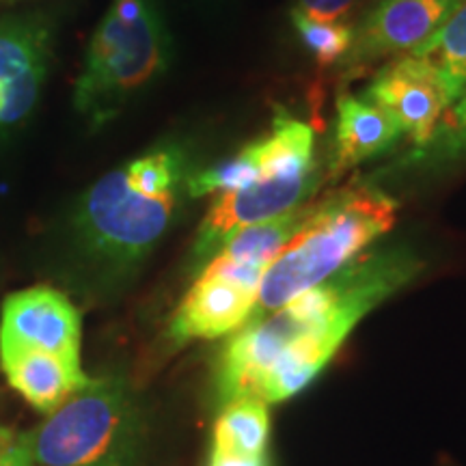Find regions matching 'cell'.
<instances>
[{
    "instance_id": "cell-1",
    "label": "cell",
    "mask_w": 466,
    "mask_h": 466,
    "mask_svg": "<svg viewBox=\"0 0 466 466\" xmlns=\"http://www.w3.org/2000/svg\"><path fill=\"white\" fill-rule=\"evenodd\" d=\"M408 244L359 255L326 281L227 337L214 367V401L258 398L268 406L299 395L330 363L363 318L421 275Z\"/></svg>"
},
{
    "instance_id": "cell-2",
    "label": "cell",
    "mask_w": 466,
    "mask_h": 466,
    "mask_svg": "<svg viewBox=\"0 0 466 466\" xmlns=\"http://www.w3.org/2000/svg\"><path fill=\"white\" fill-rule=\"evenodd\" d=\"M188 175L184 147L167 141L97 179L69 220L80 264L102 281L134 275L173 225Z\"/></svg>"
},
{
    "instance_id": "cell-3",
    "label": "cell",
    "mask_w": 466,
    "mask_h": 466,
    "mask_svg": "<svg viewBox=\"0 0 466 466\" xmlns=\"http://www.w3.org/2000/svg\"><path fill=\"white\" fill-rule=\"evenodd\" d=\"M398 208L391 195L363 182L311 203L305 220L268 266L247 324L277 311L363 255L378 238L393 229Z\"/></svg>"
},
{
    "instance_id": "cell-4",
    "label": "cell",
    "mask_w": 466,
    "mask_h": 466,
    "mask_svg": "<svg viewBox=\"0 0 466 466\" xmlns=\"http://www.w3.org/2000/svg\"><path fill=\"white\" fill-rule=\"evenodd\" d=\"M311 203L240 231L197 270L195 281L168 319L171 346L220 339L247 324L268 266L305 220Z\"/></svg>"
},
{
    "instance_id": "cell-5",
    "label": "cell",
    "mask_w": 466,
    "mask_h": 466,
    "mask_svg": "<svg viewBox=\"0 0 466 466\" xmlns=\"http://www.w3.org/2000/svg\"><path fill=\"white\" fill-rule=\"evenodd\" d=\"M171 63V37L154 0H113L91 35L74 85V108L100 130Z\"/></svg>"
},
{
    "instance_id": "cell-6",
    "label": "cell",
    "mask_w": 466,
    "mask_h": 466,
    "mask_svg": "<svg viewBox=\"0 0 466 466\" xmlns=\"http://www.w3.org/2000/svg\"><path fill=\"white\" fill-rule=\"evenodd\" d=\"M28 441L42 466H143L147 430L130 384L102 376L46 415Z\"/></svg>"
},
{
    "instance_id": "cell-7",
    "label": "cell",
    "mask_w": 466,
    "mask_h": 466,
    "mask_svg": "<svg viewBox=\"0 0 466 466\" xmlns=\"http://www.w3.org/2000/svg\"><path fill=\"white\" fill-rule=\"evenodd\" d=\"M322 168L300 175H281V177L258 179L240 188L214 195L208 208L195 242L190 248V268H199L214 258L227 242L248 227L266 223L289 209L311 201L313 192L322 184Z\"/></svg>"
},
{
    "instance_id": "cell-8",
    "label": "cell",
    "mask_w": 466,
    "mask_h": 466,
    "mask_svg": "<svg viewBox=\"0 0 466 466\" xmlns=\"http://www.w3.org/2000/svg\"><path fill=\"white\" fill-rule=\"evenodd\" d=\"M316 132L305 121L291 116L285 108L275 110L272 127L266 137L248 143L236 158L190 173L186 192L190 197L218 195L240 188L258 179L281 177L316 171Z\"/></svg>"
},
{
    "instance_id": "cell-9",
    "label": "cell",
    "mask_w": 466,
    "mask_h": 466,
    "mask_svg": "<svg viewBox=\"0 0 466 466\" xmlns=\"http://www.w3.org/2000/svg\"><path fill=\"white\" fill-rule=\"evenodd\" d=\"M462 0H382L354 28L341 67L363 72L382 58L415 52L450 20Z\"/></svg>"
},
{
    "instance_id": "cell-10",
    "label": "cell",
    "mask_w": 466,
    "mask_h": 466,
    "mask_svg": "<svg viewBox=\"0 0 466 466\" xmlns=\"http://www.w3.org/2000/svg\"><path fill=\"white\" fill-rule=\"evenodd\" d=\"M363 97L387 110L398 121L401 134H408L417 145L434 141L441 119L451 106L441 74L428 58L417 55L384 66Z\"/></svg>"
},
{
    "instance_id": "cell-11",
    "label": "cell",
    "mask_w": 466,
    "mask_h": 466,
    "mask_svg": "<svg viewBox=\"0 0 466 466\" xmlns=\"http://www.w3.org/2000/svg\"><path fill=\"white\" fill-rule=\"evenodd\" d=\"M0 341L80 363L83 318L63 291L50 285H35L5 299Z\"/></svg>"
},
{
    "instance_id": "cell-12",
    "label": "cell",
    "mask_w": 466,
    "mask_h": 466,
    "mask_svg": "<svg viewBox=\"0 0 466 466\" xmlns=\"http://www.w3.org/2000/svg\"><path fill=\"white\" fill-rule=\"evenodd\" d=\"M50 31L35 17L0 20V130L25 121L44 89Z\"/></svg>"
},
{
    "instance_id": "cell-13",
    "label": "cell",
    "mask_w": 466,
    "mask_h": 466,
    "mask_svg": "<svg viewBox=\"0 0 466 466\" xmlns=\"http://www.w3.org/2000/svg\"><path fill=\"white\" fill-rule=\"evenodd\" d=\"M0 370L17 393L42 415H50L69 395L89 382L83 363L0 341Z\"/></svg>"
},
{
    "instance_id": "cell-14",
    "label": "cell",
    "mask_w": 466,
    "mask_h": 466,
    "mask_svg": "<svg viewBox=\"0 0 466 466\" xmlns=\"http://www.w3.org/2000/svg\"><path fill=\"white\" fill-rule=\"evenodd\" d=\"M206 466H270V406L258 398L220 406Z\"/></svg>"
},
{
    "instance_id": "cell-15",
    "label": "cell",
    "mask_w": 466,
    "mask_h": 466,
    "mask_svg": "<svg viewBox=\"0 0 466 466\" xmlns=\"http://www.w3.org/2000/svg\"><path fill=\"white\" fill-rule=\"evenodd\" d=\"M398 121L387 110L367 102L365 97L341 93L337 97L335 158L329 173L341 175L360 162L376 158L400 141Z\"/></svg>"
},
{
    "instance_id": "cell-16",
    "label": "cell",
    "mask_w": 466,
    "mask_h": 466,
    "mask_svg": "<svg viewBox=\"0 0 466 466\" xmlns=\"http://www.w3.org/2000/svg\"><path fill=\"white\" fill-rule=\"evenodd\" d=\"M410 55L423 56L432 63L445 83L451 104L456 102L466 86V0L428 42Z\"/></svg>"
},
{
    "instance_id": "cell-17",
    "label": "cell",
    "mask_w": 466,
    "mask_h": 466,
    "mask_svg": "<svg viewBox=\"0 0 466 466\" xmlns=\"http://www.w3.org/2000/svg\"><path fill=\"white\" fill-rule=\"evenodd\" d=\"M291 22L319 67H330L346 58L354 37V28L348 22H313L299 14H291Z\"/></svg>"
},
{
    "instance_id": "cell-18",
    "label": "cell",
    "mask_w": 466,
    "mask_h": 466,
    "mask_svg": "<svg viewBox=\"0 0 466 466\" xmlns=\"http://www.w3.org/2000/svg\"><path fill=\"white\" fill-rule=\"evenodd\" d=\"M360 0H296L291 14L313 22H346Z\"/></svg>"
},
{
    "instance_id": "cell-19",
    "label": "cell",
    "mask_w": 466,
    "mask_h": 466,
    "mask_svg": "<svg viewBox=\"0 0 466 466\" xmlns=\"http://www.w3.org/2000/svg\"><path fill=\"white\" fill-rule=\"evenodd\" d=\"M0 466H35L28 432L0 425Z\"/></svg>"
},
{
    "instance_id": "cell-20",
    "label": "cell",
    "mask_w": 466,
    "mask_h": 466,
    "mask_svg": "<svg viewBox=\"0 0 466 466\" xmlns=\"http://www.w3.org/2000/svg\"><path fill=\"white\" fill-rule=\"evenodd\" d=\"M447 116V132H450V151L466 137V86L460 93V97L451 104L450 110L445 113Z\"/></svg>"
},
{
    "instance_id": "cell-21",
    "label": "cell",
    "mask_w": 466,
    "mask_h": 466,
    "mask_svg": "<svg viewBox=\"0 0 466 466\" xmlns=\"http://www.w3.org/2000/svg\"><path fill=\"white\" fill-rule=\"evenodd\" d=\"M450 154H466V137L456 145V147L450 151Z\"/></svg>"
}]
</instances>
